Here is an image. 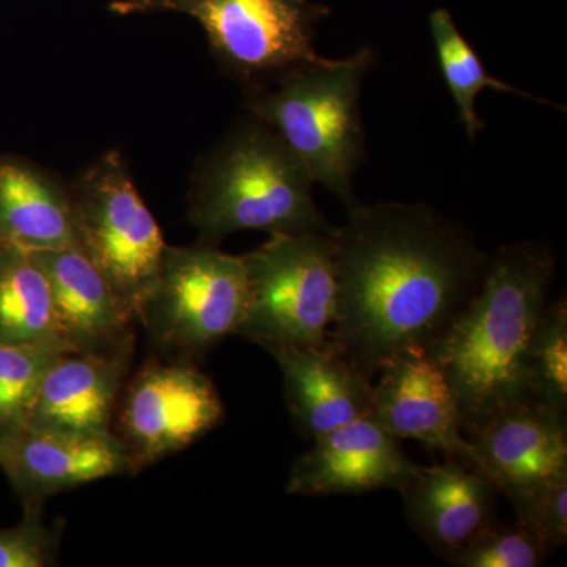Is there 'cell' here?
Here are the masks:
<instances>
[{
  "label": "cell",
  "instance_id": "6da1fadb",
  "mask_svg": "<svg viewBox=\"0 0 567 567\" xmlns=\"http://www.w3.org/2000/svg\"><path fill=\"white\" fill-rule=\"evenodd\" d=\"M338 315L330 341L365 375L427 349L486 274L487 252L425 204L357 203L333 234Z\"/></svg>",
  "mask_w": 567,
  "mask_h": 567
},
{
  "label": "cell",
  "instance_id": "7a4b0ae2",
  "mask_svg": "<svg viewBox=\"0 0 567 567\" xmlns=\"http://www.w3.org/2000/svg\"><path fill=\"white\" fill-rule=\"evenodd\" d=\"M554 275L547 246H502L476 292L427 347L456 398L464 434L475 435L492 417L529 401L525 358Z\"/></svg>",
  "mask_w": 567,
  "mask_h": 567
},
{
  "label": "cell",
  "instance_id": "3957f363",
  "mask_svg": "<svg viewBox=\"0 0 567 567\" xmlns=\"http://www.w3.org/2000/svg\"><path fill=\"white\" fill-rule=\"evenodd\" d=\"M315 178L274 128L249 114L197 163L188 221L200 244L241 230L330 234L315 200Z\"/></svg>",
  "mask_w": 567,
  "mask_h": 567
},
{
  "label": "cell",
  "instance_id": "277c9868",
  "mask_svg": "<svg viewBox=\"0 0 567 567\" xmlns=\"http://www.w3.org/2000/svg\"><path fill=\"white\" fill-rule=\"evenodd\" d=\"M375 65L371 47L346 59H319L248 91L249 114L267 123L316 183L346 208L358 203L354 174L365 159L361 87Z\"/></svg>",
  "mask_w": 567,
  "mask_h": 567
},
{
  "label": "cell",
  "instance_id": "5b68a950",
  "mask_svg": "<svg viewBox=\"0 0 567 567\" xmlns=\"http://www.w3.org/2000/svg\"><path fill=\"white\" fill-rule=\"evenodd\" d=\"M331 234H275L241 256L246 309L238 336L265 350L330 342L338 315Z\"/></svg>",
  "mask_w": 567,
  "mask_h": 567
},
{
  "label": "cell",
  "instance_id": "8992f818",
  "mask_svg": "<svg viewBox=\"0 0 567 567\" xmlns=\"http://www.w3.org/2000/svg\"><path fill=\"white\" fill-rule=\"evenodd\" d=\"M118 17L182 13L199 22L213 55L248 91L319 61L316 28L330 10L312 0H112Z\"/></svg>",
  "mask_w": 567,
  "mask_h": 567
},
{
  "label": "cell",
  "instance_id": "52a82bcc",
  "mask_svg": "<svg viewBox=\"0 0 567 567\" xmlns=\"http://www.w3.org/2000/svg\"><path fill=\"white\" fill-rule=\"evenodd\" d=\"M70 185L78 244L137 322L162 270V229L118 152L103 153Z\"/></svg>",
  "mask_w": 567,
  "mask_h": 567
},
{
  "label": "cell",
  "instance_id": "ba28073f",
  "mask_svg": "<svg viewBox=\"0 0 567 567\" xmlns=\"http://www.w3.org/2000/svg\"><path fill=\"white\" fill-rule=\"evenodd\" d=\"M245 309L241 256L219 251L215 245H167L137 322L159 349L192 358L237 334Z\"/></svg>",
  "mask_w": 567,
  "mask_h": 567
},
{
  "label": "cell",
  "instance_id": "9c48e42d",
  "mask_svg": "<svg viewBox=\"0 0 567 567\" xmlns=\"http://www.w3.org/2000/svg\"><path fill=\"white\" fill-rule=\"evenodd\" d=\"M224 420L215 383L189 358H151L126 380L112 434L121 440L137 472L185 450Z\"/></svg>",
  "mask_w": 567,
  "mask_h": 567
},
{
  "label": "cell",
  "instance_id": "30bf717a",
  "mask_svg": "<svg viewBox=\"0 0 567 567\" xmlns=\"http://www.w3.org/2000/svg\"><path fill=\"white\" fill-rule=\"evenodd\" d=\"M417 468L371 413L312 440L311 450L295 458L286 492L327 496L401 491Z\"/></svg>",
  "mask_w": 567,
  "mask_h": 567
},
{
  "label": "cell",
  "instance_id": "8fae6325",
  "mask_svg": "<svg viewBox=\"0 0 567 567\" xmlns=\"http://www.w3.org/2000/svg\"><path fill=\"white\" fill-rule=\"evenodd\" d=\"M0 470L22 507L93 481L137 473L114 434L82 435L21 429L0 440Z\"/></svg>",
  "mask_w": 567,
  "mask_h": 567
},
{
  "label": "cell",
  "instance_id": "7c38bea8",
  "mask_svg": "<svg viewBox=\"0 0 567 567\" xmlns=\"http://www.w3.org/2000/svg\"><path fill=\"white\" fill-rule=\"evenodd\" d=\"M377 375L372 415L391 435L468 461L472 445L462 432L456 398L427 349L395 354Z\"/></svg>",
  "mask_w": 567,
  "mask_h": 567
},
{
  "label": "cell",
  "instance_id": "4fadbf2b",
  "mask_svg": "<svg viewBox=\"0 0 567 567\" xmlns=\"http://www.w3.org/2000/svg\"><path fill=\"white\" fill-rule=\"evenodd\" d=\"M566 415L532 399L511 406L470 436L466 464L483 472L503 495L566 477Z\"/></svg>",
  "mask_w": 567,
  "mask_h": 567
},
{
  "label": "cell",
  "instance_id": "5bb4252c",
  "mask_svg": "<svg viewBox=\"0 0 567 567\" xmlns=\"http://www.w3.org/2000/svg\"><path fill=\"white\" fill-rule=\"evenodd\" d=\"M133 349L62 352L41 379L24 427L66 434H112Z\"/></svg>",
  "mask_w": 567,
  "mask_h": 567
},
{
  "label": "cell",
  "instance_id": "9a60e30c",
  "mask_svg": "<svg viewBox=\"0 0 567 567\" xmlns=\"http://www.w3.org/2000/svg\"><path fill=\"white\" fill-rule=\"evenodd\" d=\"M399 492L409 527L446 563L495 524L498 488L483 472L458 458L420 465Z\"/></svg>",
  "mask_w": 567,
  "mask_h": 567
},
{
  "label": "cell",
  "instance_id": "2e32d148",
  "mask_svg": "<svg viewBox=\"0 0 567 567\" xmlns=\"http://www.w3.org/2000/svg\"><path fill=\"white\" fill-rule=\"evenodd\" d=\"M31 254L50 282L55 323L69 352L133 349L136 320L80 246Z\"/></svg>",
  "mask_w": 567,
  "mask_h": 567
},
{
  "label": "cell",
  "instance_id": "e0dca14e",
  "mask_svg": "<svg viewBox=\"0 0 567 567\" xmlns=\"http://www.w3.org/2000/svg\"><path fill=\"white\" fill-rule=\"evenodd\" d=\"M282 372L284 398L298 431L327 434L372 413L374 383L328 342L268 349Z\"/></svg>",
  "mask_w": 567,
  "mask_h": 567
},
{
  "label": "cell",
  "instance_id": "ac0fdd59",
  "mask_svg": "<svg viewBox=\"0 0 567 567\" xmlns=\"http://www.w3.org/2000/svg\"><path fill=\"white\" fill-rule=\"evenodd\" d=\"M0 245L28 251L78 244L70 183L20 156H0Z\"/></svg>",
  "mask_w": 567,
  "mask_h": 567
},
{
  "label": "cell",
  "instance_id": "d6986e66",
  "mask_svg": "<svg viewBox=\"0 0 567 567\" xmlns=\"http://www.w3.org/2000/svg\"><path fill=\"white\" fill-rule=\"evenodd\" d=\"M0 342L66 347L59 336L50 282L31 251L0 245Z\"/></svg>",
  "mask_w": 567,
  "mask_h": 567
},
{
  "label": "cell",
  "instance_id": "ffe728a7",
  "mask_svg": "<svg viewBox=\"0 0 567 567\" xmlns=\"http://www.w3.org/2000/svg\"><path fill=\"white\" fill-rule=\"evenodd\" d=\"M432 39H434L436 58L440 71L445 80L458 111V121L464 125L470 141H475L477 133L486 126L476 112L477 95L484 89H494L496 92L514 93L535 102L548 104L547 100L520 91L514 85L496 80L487 73L486 66L481 62L480 55L470 47L468 41L458 31L453 14L446 9H436L429 17Z\"/></svg>",
  "mask_w": 567,
  "mask_h": 567
},
{
  "label": "cell",
  "instance_id": "44dd1931",
  "mask_svg": "<svg viewBox=\"0 0 567 567\" xmlns=\"http://www.w3.org/2000/svg\"><path fill=\"white\" fill-rule=\"evenodd\" d=\"M529 399L567 413V303H548L525 358Z\"/></svg>",
  "mask_w": 567,
  "mask_h": 567
},
{
  "label": "cell",
  "instance_id": "7402d4cb",
  "mask_svg": "<svg viewBox=\"0 0 567 567\" xmlns=\"http://www.w3.org/2000/svg\"><path fill=\"white\" fill-rule=\"evenodd\" d=\"M62 352L69 350L0 342V440L24 429L41 379Z\"/></svg>",
  "mask_w": 567,
  "mask_h": 567
},
{
  "label": "cell",
  "instance_id": "603a6c76",
  "mask_svg": "<svg viewBox=\"0 0 567 567\" xmlns=\"http://www.w3.org/2000/svg\"><path fill=\"white\" fill-rule=\"evenodd\" d=\"M546 544L524 525H491L450 559L457 567H537L547 561Z\"/></svg>",
  "mask_w": 567,
  "mask_h": 567
},
{
  "label": "cell",
  "instance_id": "cb8c5ba5",
  "mask_svg": "<svg viewBox=\"0 0 567 567\" xmlns=\"http://www.w3.org/2000/svg\"><path fill=\"white\" fill-rule=\"evenodd\" d=\"M517 513L518 524L535 533L548 550L567 540V476L505 495Z\"/></svg>",
  "mask_w": 567,
  "mask_h": 567
},
{
  "label": "cell",
  "instance_id": "d4e9b609",
  "mask_svg": "<svg viewBox=\"0 0 567 567\" xmlns=\"http://www.w3.org/2000/svg\"><path fill=\"white\" fill-rule=\"evenodd\" d=\"M63 525H48L43 506H24L17 527L0 528V567L58 565Z\"/></svg>",
  "mask_w": 567,
  "mask_h": 567
}]
</instances>
